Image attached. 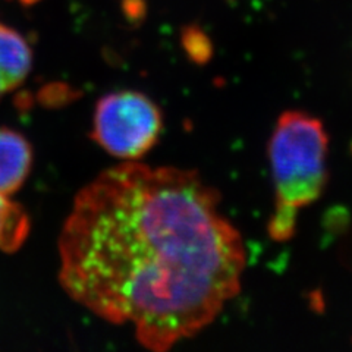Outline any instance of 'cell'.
I'll return each instance as SVG.
<instances>
[{"label": "cell", "mask_w": 352, "mask_h": 352, "mask_svg": "<svg viewBox=\"0 0 352 352\" xmlns=\"http://www.w3.org/2000/svg\"><path fill=\"white\" fill-rule=\"evenodd\" d=\"M194 170L125 162L75 197L59 235L71 298L163 352L210 324L238 295L244 242Z\"/></svg>", "instance_id": "obj_1"}, {"label": "cell", "mask_w": 352, "mask_h": 352, "mask_svg": "<svg viewBox=\"0 0 352 352\" xmlns=\"http://www.w3.org/2000/svg\"><path fill=\"white\" fill-rule=\"evenodd\" d=\"M327 146L324 126L317 118L288 110L278 119L269 144L276 195L269 225L273 239H289L300 208L320 198L327 182Z\"/></svg>", "instance_id": "obj_2"}, {"label": "cell", "mask_w": 352, "mask_h": 352, "mask_svg": "<svg viewBox=\"0 0 352 352\" xmlns=\"http://www.w3.org/2000/svg\"><path fill=\"white\" fill-rule=\"evenodd\" d=\"M162 128V113L153 100L142 93L124 90L97 102L91 137L112 156L135 162L154 147Z\"/></svg>", "instance_id": "obj_3"}, {"label": "cell", "mask_w": 352, "mask_h": 352, "mask_svg": "<svg viewBox=\"0 0 352 352\" xmlns=\"http://www.w3.org/2000/svg\"><path fill=\"white\" fill-rule=\"evenodd\" d=\"M32 168V148L18 131L0 126V194L10 197L25 184Z\"/></svg>", "instance_id": "obj_4"}, {"label": "cell", "mask_w": 352, "mask_h": 352, "mask_svg": "<svg viewBox=\"0 0 352 352\" xmlns=\"http://www.w3.org/2000/svg\"><path fill=\"white\" fill-rule=\"evenodd\" d=\"M32 68V52L18 31L0 24V98L27 80Z\"/></svg>", "instance_id": "obj_5"}, {"label": "cell", "mask_w": 352, "mask_h": 352, "mask_svg": "<svg viewBox=\"0 0 352 352\" xmlns=\"http://www.w3.org/2000/svg\"><path fill=\"white\" fill-rule=\"evenodd\" d=\"M30 234L27 212L9 197L0 194V250L15 252Z\"/></svg>", "instance_id": "obj_6"}]
</instances>
